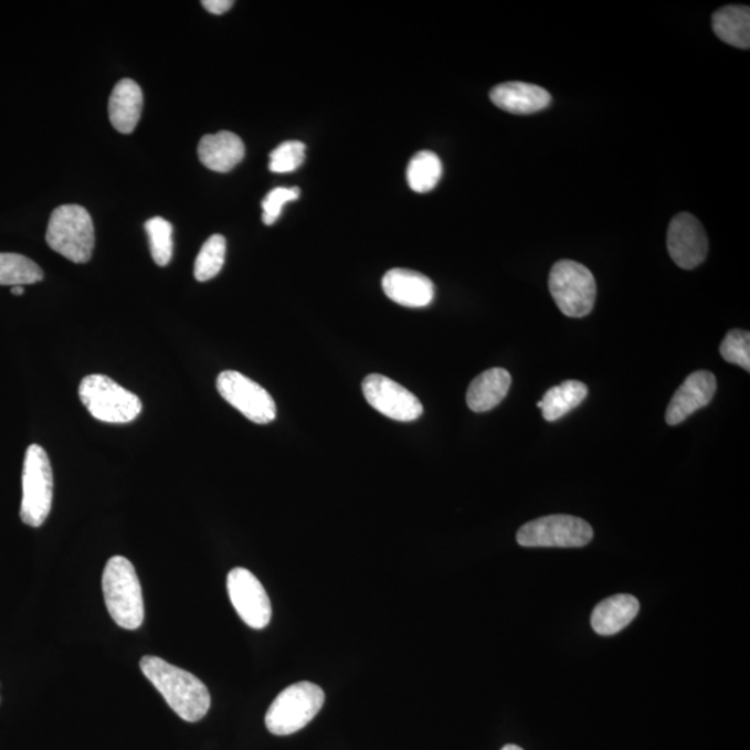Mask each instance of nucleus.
<instances>
[{"label": "nucleus", "instance_id": "f257e3e1", "mask_svg": "<svg viewBox=\"0 0 750 750\" xmlns=\"http://www.w3.org/2000/svg\"><path fill=\"white\" fill-rule=\"evenodd\" d=\"M139 666L144 676L163 695L172 711L182 720L197 722L208 715L212 705L209 689L193 674L156 656L142 657Z\"/></svg>", "mask_w": 750, "mask_h": 750}, {"label": "nucleus", "instance_id": "f03ea898", "mask_svg": "<svg viewBox=\"0 0 750 750\" xmlns=\"http://www.w3.org/2000/svg\"><path fill=\"white\" fill-rule=\"evenodd\" d=\"M105 603L110 616L124 630H138L144 623L142 588L131 561L115 556L107 561L104 579Z\"/></svg>", "mask_w": 750, "mask_h": 750}, {"label": "nucleus", "instance_id": "7ed1b4c3", "mask_svg": "<svg viewBox=\"0 0 750 750\" xmlns=\"http://www.w3.org/2000/svg\"><path fill=\"white\" fill-rule=\"evenodd\" d=\"M46 242L70 262L88 263L95 247V226L88 210L80 204H63L53 210Z\"/></svg>", "mask_w": 750, "mask_h": 750}, {"label": "nucleus", "instance_id": "20e7f679", "mask_svg": "<svg viewBox=\"0 0 750 750\" xmlns=\"http://www.w3.org/2000/svg\"><path fill=\"white\" fill-rule=\"evenodd\" d=\"M78 393L92 418L104 423H131L142 412L140 399L106 376L85 377L81 381Z\"/></svg>", "mask_w": 750, "mask_h": 750}, {"label": "nucleus", "instance_id": "39448f33", "mask_svg": "<svg viewBox=\"0 0 750 750\" xmlns=\"http://www.w3.org/2000/svg\"><path fill=\"white\" fill-rule=\"evenodd\" d=\"M326 695L307 682L291 685L274 699L266 715L267 730L274 736H291L305 728L321 710Z\"/></svg>", "mask_w": 750, "mask_h": 750}, {"label": "nucleus", "instance_id": "423d86ee", "mask_svg": "<svg viewBox=\"0 0 750 750\" xmlns=\"http://www.w3.org/2000/svg\"><path fill=\"white\" fill-rule=\"evenodd\" d=\"M549 289L564 316L585 317L595 306L596 281L584 264L573 261L556 263L550 270Z\"/></svg>", "mask_w": 750, "mask_h": 750}, {"label": "nucleus", "instance_id": "0eeeda50", "mask_svg": "<svg viewBox=\"0 0 750 750\" xmlns=\"http://www.w3.org/2000/svg\"><path fill=\"white\" fill-rule=\"evenodd\" d=\"M53 499V473L45 450L31 445L25 452L23 500L20 517L24 525L41 527L50 516Z\"/></svg>", "mask_w": 750, "mask_h": 750}, {"label": "nucleus", "instance_id": "6e6552de", "mask_svg": "<svg viewBox=\"0 0 750 750\" xmlns=\"http://www.w3.org/2000/svg\"><path fill=\"white\" fill-rule=\"evenodd\" d=\"M592 538V527L585 520L566 515L541 517L517 532V542L526 548H581Z\"/></svg>", "mask_w": 750, "mask_h": 750}, {"label": "nucleus", "instance_id": "1a4fd4ad", "mask_svg": "<svg viewBox=\"0 0 750 750\" xmlns=\"http://www.w3.org/2000/svg\"><path fill=\"white\" fill-rule=\"evenodd\" d=\"M218 391L229 402L256 424H268L277 418V406L272 395L257 382L239 371H223L218 379Z\"/></svg>", "mask_w": 750, "mask_h": 750}, {"label": "nucleus", "instance_id": "9d476101", "mask_svg": "<svg viewBox=\"0 0 750 750\" xmlns=\"http://www.w3.org/2000/svg\"><path fill=\"white\" fill-rule=\"evenodd\" d=\"M226 590L242 622L255 630L267 627L272 620V602L262 582L250 570H231L226 577Z\"/></svg>", "mask_w": 750, "mask_h": 750}, {"label": "nucleus", "instance_id": "9b49d317", "mask_svg": "<svg viewBox=\"0 0 750 750\" xmlns=\"http://www.w3.org/2000/svg\"><path fill=\"white\" fill-rule=\"evenodd\" d=\"M363 393L370 406L388 419L409 423L423 415L424 409L419 398L385 376H367Z\"/></svg>", "mask_w": 750, "mask_h": 750}, {"label": "nucleus", "instance_id": "f8f14e48", "mask_svg": "<svg viewBox=\"0 0 750 750\" xmlns=\"http://www.w3.org/2000/svg\"><path fill=\"white\" fill-rule=\"evenodd\" d=\"M667 250L678 267L685 270L698 267L709 252L708 235L704 225L693 214H677L668 225Z\"/></svg>", "mask_w": 750, "mask_h": 750}, {"label": "nucleus", "instance_id": "ddd939ff", "mask_svg": "<svg viewBox=\"0 0 750 750\" xmlns=\"http://www.w3.org/2000/svg\"><path fill=\"white\" fill-rule=\"evenodd\" d=\"M717 390L716 377L710 371H695L674 393L666 412L668 425H677L687 420L696 410L708 406Z\"/></svg>", "mask_w": 750, "mask_h": 750}, {"label": "nucleus", "instance_id": "4468645a", "mask_svg": "<svg viewBox=\"0 0 750 750\" xmlns=\"http://www.w3.org/2000/svg\"><path fill=\"white\" fill-rule=\"evenodd\" d=\"M382 289L395 304L413 309L427 307L435 298L433 281L413 270H390L382 278Z\"/></svg>", "mask_w": 750, "mask_h": 750}, {"label": "nucleus", "instance_id": "2eb2a0df", "mask_svg": "<svg viewBox=\"0 0 750 750\" xmlns=\"http://www.w3.org/2000/svg\"><path fill=\"white\" fill-rule=\"evenodd\" d=\"M489 98L496 107L513 115H532L547 109L552 102V96L542 86L520 81L496 85Z\"/></svg>", "mask_w": 750, "mask_h": 750}, {"label": "nucleus", "instance_id": "dca6fc26", "mask_svg": "<svg viewBox=\"0 0 750 750\" xmlns=\"http://www.w3.org/2000/svg\"><path fill=\"white\" fill-rule=\"evenodd\" d=\"M198 156L209 170L229 172L244 160L245 145L239 135L230 131L204 135L199 142Z\"/></svg>", "mask_w": 750, "mask_h": 750}, {"label": "nucleus", "instance_id": "f3484780", "mask_svg": "<svg viewBox=\"0 0 750 750\" xmlns=\"http://www.w3.org/2000/svg\"><path fill=\"white\" fill-rule=\"evenodd\" d=\"M144 95L133 80H122L113 89L109 101L112 126L122 134H131L142 115Z\"/></svg>", "mask_w": 750, "mask_h": 750}, {"label": "nucleus", "instance_id": "a211bd4d", "mask_svg": "<svg viewBox=\"0 0 750 750\" xmlns=\"http://www.w3.org/2000/svg\"><path fill=\"white\" fill-rule=\"evenodd\" d=\"M511 385L509 371L495 367L474 379L467 390L468 408L476 413L489 412L504 401Z\"/></svg>", "mask_w": 750, "mask_h": 750}, {"label": "nucleus", "instance_id": "6ab92c4d", "mask_svg": "<svg viewBox=\"0 0 750 750\" xmlns=\"http://www.w3.org/2000/svg\"><path fill=\"white\" fill-rule=\"evenodd\" d=\"M640 612V602L631 595L604 599L592 613V628L599 635H614L627 627Z\"/></svg>", "mask_w": 750, "mask_h": 750}, {"label": "nucleus", "instance_id": "aec40b11", "mask_svg": "<svg viewBox=\"0 0 750 750\" xmlns=\"http://www.w3.org/2000/svg\"><path fill=\"white\" fill-rule=\"evenodd\" d=\"M716 35L728 45L749 50L750 46V9L748 7H726L711 19Z\"/></svg>", "mask_w": 750, "mask_h": 750}, {"label": "nucleus", "instance_id": "412c9836", "mask_svg": "<svg viewBox=\"0 0 750 750\" xmlns=\"http://www.w3.org/2000/svg\"><path fill=\"white\" fill-rule=\"evenodd\" d=\"M588 397V388L580 381H566L563 384L550 388L537 406L542 410L543 419L556 421L579 408Z\"/></svg>", "mask_w": 750, "mask_h": 750}, {"label": "nucleus", "instance_id": "4be33fe9", "mask_svg": "<svg viewBox=\"0 0 750 750\" xmlns=\"http://www.w3.org/2000/svg\"><path fill=\"white\" fill-rule=\"evenodd\" d=\"M442 161L431 150H421L413 156L408 166V182L409 187L414 192L427 193L433 191L442 177Z\"/></svg>", "mask_w": 750, "mask_h": 750}, {"label": "nucleus", "instance_id": "5701e85b", "mask_svg": "<svg viewBox=\"0 0 750 750\" xmlns=\"http://www.w3.org/2000/svg\"><path fill=\"white\" fill-rule=\"evenodd\" d=\"M43 272L35 262L19 253H0V285L24 287L27 284L40 283Z\"/></svg>", "mask_w": 750, "mask_h": 750}, {"label": "nucleus", "instance_id": "b1692460", "mask_svg": "<svg viewBox=\"0 0 750 750\" xmlns=\"http://www.w3.org/2000/svg\"><path fill=\"white\" fill-rule=\"evenodd\" d=\"M226 241L223 235H212L204 242L196 261L193 274L196 278L204 283L215 277L224 266Z\"/></svg>", "mask_w": 750, "mask_h": 750}, {"label": "nucleus", "instance_id": "393cba45", "mask_svg": "<svg viewBox=\"0 0 750 750\" xmlns=\"http://www.w3.org/2000/svg\"><path fill=\"white\" fill-rule=\"evenodd\" d=\"M149 239L150 253L156 264L160 267L167 266L171 262L172 247V225L170 221L161 218H154L145 223Z\"/></svg>", "mask_w": 750, "mask_h": 750}, {"label": "nucleus", "instance_id": "a878e982", "mask_svg": "<svg viewBox=\"0 0 750 750\" xmlns=\"http://www.w3.org/2000/svg\"><path fill=\"white\" fill-rule=\"evenodd\" d=\"M306 145L300 140H287L270 154L268 169L273 172H293L304 165Z\"/></svg>", "mask_w": 750, "mask_h": 750}, {"label": "nucleus", "instance_id": "bb28decb", "mask_svg": "<svg viewBox=\"0 0 750 750\" xmlns=\"http://www.w3.org/2000/svg\"><path fill=\"white\" fill-rule=\"evenodd\" d=\"M720 353L728 363L741 366L750 371V334L743 330H731L721 342Z\"/></svg>", "mask_w": 750, "mask_h": 750}, {"label": "nucleus", "instance_id": "cd10ccee", "mask_svg": "<svg viewBox=\"0 0 750 750\" xmlns=\"http://www.w3.org/2000/svg\"><path fill=\"white\" fill-rule=\"evenodd\" d=\"M300 190L298 187L274 188L272 192L267 193V197L263 199V223L266 225H272L278 220L281 212L285 203L296 201L299 199Z\"/></svg>", "mask_w": 750, "mask_h": 750}, {"label": "nucleus", "instance_id": "c85d7f7f", "mask_svg": "<svg viewBox=\"0 0 750 750\" xmlns=\"http://www.w3.org/2000/svg\"><path fill=\"white\" fill-rule=\"evenodd\" d=\"M202 7L208 10L209 13L220 15L229 12V10L234 7L232 0H203Z\"/></svg>", "mask_w": 750, "mask_h": 750}, {"label": "nucleus", "instance_id": "c756f323", "mask_svg": "<svg viewBox=\"0 0 750 750\" xmlns=\"http://www.w3.org/2000/svg\"><path fill=\"white\" fill-rule=\"evenodd\" d=\"M12 294L18 296L23 295L24 287H21V285H18V287H12Z\"/></svg>", "mask_w": 750, "mask_h": 750}, {"label": "nucleus", "instance_id": "7c9ffc66", "mask_svg": "<svg viewBox=\"0 0 750 750\" xmlns=\"http://www.w3.org/2000/svg\"><path fill=\"white\" fill-rule=\"evenodd\" d=\"M501 750H525V749L517 747V744H506V747Z\"/></svg>", "mask_w": 750, "mask_h": 750}]
</instances>
